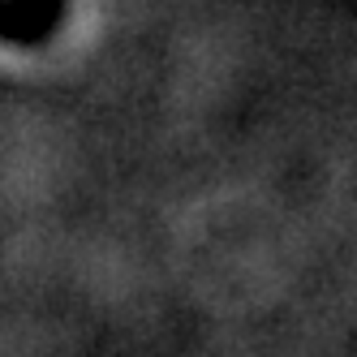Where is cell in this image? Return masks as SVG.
Here are the masks:
<instances>
[{
  "instance_id": "7a4b0ae2",
  "label": "cell",
  "mask_w": 357,
  "mask_h": 357,
  "mask_svg": "<svg viewBox=\"0 0 357 357\" xmlns=\"http://www.w3.org/2000/svg\"><path fill=\"white\" fill-rule=\"evenodd\" d=\"M26 5H31V9H35V13H39L52 31L65 22V0H26Z\"/></svg>"
},
{
  "instance_id": "6da1fadb",
  "label": "cell",
  "mask_w": 357,
  "mask_h": 357,
  "mask_svg": "<svg viewBox=\"0 0 357 357\" xmlns=\"http://www.w3.org/2000/svg\"><path fill=\"white\" fill-rule=\"evenodd\" d=\"M52 35V26L26 5V0H0V39L5 43H22V47H35Z\"/></svg>"
}]
</instances>
